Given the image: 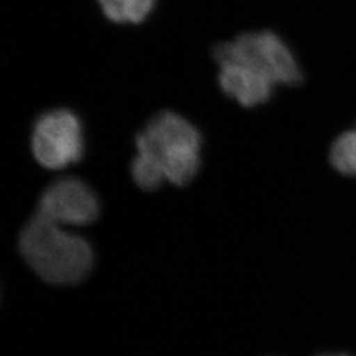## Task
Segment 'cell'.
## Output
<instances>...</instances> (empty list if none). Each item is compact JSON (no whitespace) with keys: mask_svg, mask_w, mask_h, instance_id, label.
<instances>
[{"mask_svg":"<svg viewBox=\"0 0 356 356\" xmlns=\"http://www.w3.org/2000/svg\"><path fill=\"white\" fill-rule=\"evenodd\" d=\"M136 147L131 173L143 191H156L165 181L185 186L200 172L202 136L176 113L164 111L152 118L139 134Z\"/></svg>","mask_w":356,"mask_h":356,"instance_id":"cell-1","label":"cell"},{"mask_svg":"<svg viewBox=\"0 0 356 356\" xmlns=\"http://www.w3.org/2000/svg\"><path fill=\"white\" fill-rule=\"evenodd\" d=\"M20 250L40 277L58 285L85 279L94 264L89 243L40 214L23 229Z\"/></svg>","mask_w":356,"mask_h":356,"instance_id":"cell-2","label":"cell"},{"mask_svg":"<svg viewBox=\"0 0 356 356\" xmlns=\"http://www.w3.org/2000/svg\"><path fill=\"white\" fill-rule=\"evenodd\" d=\"M216 63L234 61L247 65L269 78L275 85L296 86L302 72L289 47L270 31L247 32L214 49Z\"/></svg>","mask_w":356,"mask_h":356,"instance_id":"cell-3","label":"cell"},{"mask_svg":"<svg viewBox=\"0 0 356 356\" xmlns=\"http://www.w3.org/2000/svg\"><path fill=\"white\" fill-rule=\"evenodd\" d=\"M32 151L38 163L48 169H63L78 163L85 152L79 118L66 108L40 116L32 134Z\"/></svg>","mask_w":356,"mask_h":356,"instance_id":"cell-4","label":"cell"},{"mask_svg":"<svg viewBox=\"0 0 356 356\" xmlns=\"http://www.w3.org/2000/svg\"><path fill=\"white\" fill-rule=\"evenodd\" d=\"M38 214L60 226H85L99 216V201L82 179L60 178L41 194Z\"/></svg>","mask_w":356,"mask_h":356,"instance_id":"cell-5","label":"cell"},{"mask_svg":"<svg viewBox=\"0 0 356 356\" xmlns=\"http://www.w3.org/2000/svg\"><path fill=\"white\" fill-rule=\"evenodd\" d=\"M218 81L223 92L244 107H254L267 102L276 86L257 70L234 61L219 64Z\"/></svg>","mask_w":356,"mask_h":356,"instance_id":"cell-6","label":"cell"},{"mask_svg":"<svg viewBox=\"0 0 356 356\" xmlns=\"http://www.w3.org/2000/svg\"><path fill=\"white\" fill-rule=\"evenodd\" d=\"M98 4L115 26H141L152 16L157 0H98Z\"/></svg>","mask_w":356,"mask_h":356,"instance_id":"cell-7","label":"cell"},{"mask_svg":"<svg viewBox=\"0 0 356 356\" xmlns=\"http://www.w3.org/2000/svg\"><path fill=\"white\" fill-rule=\"evenodd\" d=\"M330 163L346 177H356V131L343 132L332 143Z\"/></svg>","mask_w":356,"mask_h":356,"instance_id":"cell-8","label":"cell"},{"mask_svg":"<svg viewBox=\"0 0 356 356\" xmlns=\"http://www.w3.org/2000/svg\"><path fill=\"white\" fill-rule=\"evenodd\" d=\"M317 356H354L348 353H325V354H319Z\"/></svg>","mask_w":356,"mask_h":356,"instance_id":"cell-9","label":"cell"}]
</instances>
